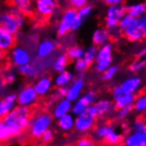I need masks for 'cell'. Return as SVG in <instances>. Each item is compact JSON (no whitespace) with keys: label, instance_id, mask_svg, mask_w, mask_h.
<instances>
[{"label":"cell","instance_id":"cell-1","mask_svg":"<svg viewBox=\"0 0 146 146\" xmlns=\"http://www.w3.org/2000/svg\"><path fill=\"white\" fill-rule=\"evenodd\" d=\"M33 110L29 106L17 105L11 112L1 117L0 122V140L7 143L15 139H20L28 130Z\"/></svg>","mask_w":146,"mask_h":146},{"label":"cell","instance_id":"cell-2","mask_svg":"<svg viewBox=\"0 0 146 146\" xmlns=\"http://www.w3.org/2000/svg\"><path fill=\"white\" fill-rule=\"evenodd\" d=\"M54 119L52 112H49L47 110L33 113L27 130V135L32 141L39 140L42 133L49 128H51Z\"/></svg>","mask_w":146,"mask_h":146},{"label":"cell","instance_id":"cell-3","mask_svg":"<svg viewBox=\"0 0 146 146\" xmlns=\"http://www.w3.org/2000/svg\"><path fill=\"white\" fill-rule=\"evenodd\" d=\"M26 19L27 17L22 14L18 7L10 4L0 16V29H3L13 34H17L25 26Z\"/></svg>","mask_w":146,"mask_h":146},{"label":"cell","instance_id":"cell-4","mask_svg":"<svg viewBox=\"0 0 146 146\" xmlns=\"http://www.w3.org/2000/svg\"><path fill=\"white\" fill-rule=\"evenodd\" d=\"M93 139L94 141H102L106 145H120L123 144L124 135L117 131L111 125L102 124L95 128Z\"/></svg>","mask_w":146,"mask_h":146},{"label":"cell","instance_id":"cell-5","mask_svg":"<svg viewBox=\"0 0 146 146\" xmlns=\"http://www.w3.org/2000/svg\"><path fill=\"white\" fill-rule=\"evenodd\" d=\"M77 17V10L74 7H67L60 14L57 26H56V35L60 38L67 36L70 32H72V28Z\"/></svg>","mask_w":146,"mask_h":146},{"label":"cell","instance_id":"cell-6","mask_svg":"<svg viewBox=\"0 0 146 146\" xmlns=\"http://www.w3.org/2000/svg\"><path fill=\"white\" fill-rule=\"evenodd\" d=\"M58 7V0H34V16L39 20H49L54 16Z\"/></svg>","mask_w":146,"mask_h":146},{"label":"cell","instance_id":"cell-7","mask_svg":"<svg viewBox=\"0 0 146 146\" xmlns=\"http://www.w3.org/2000/svg\"><path fill=\"white\" fill-rule=\"evenodd\" d=\"M127 13L124 4H113L108 5L105 14V27L110 31L115 30L119 27L121 19Z\"/></svg>","mask_w":146,"mask_h":146},{"label":"cell","instance_id":"cell-8","mask_svg":"<svg viewBox=\"0 0 146 146\" xmlns=\"http://www.w3.org/2000/svg\"><path fill=\"white\" fill-rule=\"evenodd\" d=\"M112 54H113V46L110 42H107L104 46L99 48V51L95 57L94 67L95 71L99 73H104L105 70L112 62Z\"/></svg>","mask_w":146,"mask_h":146},{"label":"cell","instance_id":"cell-9","mask_svg":"<svg viewBox=\"0 0 146 146\" xmlns=\"http://www.w3.org/2000/svg\"><path fill=\"white\" fill-rule=\"evenodd\" d=\"M145 22L146 15L135 18L133 22L128 27V29L125 30L124 32L122 33V36L124 37L125 39H127L128 41H130V42H135V41L142 40L145 37V35H144Z\"/></svg>","mask_w":146,"mask_h":146},{"label":"cell","instance_id":"cell-10","mask_svg":"<svg viewBox=\"0 0 146 146\" xmlns=\"http://www.w3.org/2000/svg\"><path fill=\"white\" fill-rule=\"evenodd\" d=\"M10 62H12V65L15 67H21L23 65H27L29 62H32V55L30 54V52L28 49H26L22 46H15L11 51H10Z\"/></svg>","mask_w":146,"mask_h":146},{"label":"cell","instance_id":"cell-11","mask_svg":"<svg viewBox=\"0 0 146 146\" xmlns=\"http://www.w3.org/2000/svg\"><path fill=\"white\" fill-rule=\"evenodd\" d=\"M95 101H96V93L93 90L86 92L85 94L80 95L78 99L73 102L71 112L74 115H78L80 113L85 112L88 107L92 104H94Z\"/></svg>","mask_w":146,"mask_h":146},{"label":"cell","instance_id":"cell-12","mask_svg":"<svg viewBox=\"0 0 146 146\" xmlns=\"http://www.w3.org/2000/svg\"><path fill=\"white\" fill-rule=\"evenodd\" d=\"M38 98H39V95L37 94L34 85L23 86L20 89V91L17 93L18 105H22V106H34L38 101Z\"/></svg>","mask_w":146,"mask_h":146},{"label":"cell","instance_id":"cell-13","mask_svg":"<svg viewBox=\"0 0 146 146\" xmlns=\"http://www.w3.org/2000/svg\"><path fill=\"white\" fill-rule=\"evenodd\" d=\"M96 123V117L90 115L87 111L75 115V124L74 130L80 133H86L93 129Z\"/></svg>","mask_w":146,"mask_h":146},{"label":"cell","instance_id":"cell-14","mask_svg":"<svg viewBox=\"0 0 146 146\" xmlns=\"http://www.w3.org/2000/svg\"><path fill=\"white\" fill-rule=\"evenodd\" d=\"M53 86H54V80H52L50 75H42L38 77L36 82L34 83V88L36 90L37 94L39 95V98H44L50 94L52 92Z\"/></svg>","mask_w":146,"mask_h":146},{"label":"cell","instance_id":"cell-15","mask_svg":"<svg viewBox=\"0 0 146 146\" xmlns=\"http://www.w3.org/2000/svg\"><path fill=\"white\" fill-rule=\"evenodd\" d=\"M57 49V42L52 39H44L39 41L36 46V56L38 58H48L51 57V55Z\"/></svg>","mask_w":146,"mask_h":146},{"label":"cell","instance_id":"cell-16","mask_svg":"<svg viewBox=\"0 0 146 146\" xmlns=\"http://www.w3.org/2000/svg\"><path fill=\"white\" fill-rule=\"evenodd\" d=\"M123 145L125 146H146V131L131 130L124 135Z\"/></svg>","mask_w":146,"mask_h":146},{"label":"cell","instance_id":"cell-17","mask_svg":"<svg viewBox=\"0 0 146 146\" xmlns=\"http://www.w3.org/2000/svg\"><path fill=\"white\" fill-rule=\"evenodd\" d=\"M112 38L111 32L106 27H100L92 33L91 41L92 44H95L96 47H102L107 42H110V39Z\"/></svg>","mask_w":146,"mask_h":146},{"label":"cell","instance_id":"cell-18","mask_svg":"<svg viewBox=\"0 0 146 146\" xmlns=\"http://www.w3.org/2000/svg\"><path fill=\"white\" fill-rule=\"evenodd\" d=\"M84 86H85V80L82 75L76 77V78H74L72 83L68 86L66 98L69 99L70 101L74 102L75 100H77L80 96L82 91L84 89Z\"/></svg>","mask_w":146,"mask_h":146},{"label":"cell","instance_id":"cell-19","mask_svg":"<svg viewBox=\"0 0 146 146\" xmlns=\"http://www.w3.org/2000/svg\"><path fill=\"white\" fill-rule=\"evenodd\" d=\"M17 105H18L17 93L12 92V93L4 95L0 101V117H2L9 112H11Z\"/></svg>","mask_w":146,"mask_h":146},{"label":"cell","instance_id":"cell-20","mask_svg":"<svg viewBox=\"0 0 146 146\" xmlns=\"http://www.w3.org/2000/svg\"><path fill=\"white\" fill-rule=\"evenodd\" d=\"M16 34L7 32L3 29H0V50L1 52H9L15 47L17 41Z\"/></svg>","mask_w":146,"mask_h":146},{"label":"cell","instance_id":"cell-21","mask_svg":"<svg viewBox=\"0 0 146 146\" xmlns=\"http://www.w3.org/2000/svg\"><path fill=\"white\" fill-rule=\"evenodd\" d=\"M72 105V101H70L67 98H62V99L57 100L56 103L54 104V106H53V109H52L53 117L55 119H58V117H60L64 114L71 112Z\"/></svg>","mask_w":146,"mask_h":146},{"label":"cell","instance_id":"cell-22","mask_svg":"<svg viewBox=\"0 0 146 146\" xmlns=\"http://www.w3.org/2000/svg\"><path fill=\"white\" fill-rule=\"evenodd\" d=\"M9 3L18 7L27 18H31L35 15L34 1L32 0H9Z\"/></svg>","mask_w":146,"mask_h":146},{"label":"cell","instance_id":"cell-23","mask_svg":"<svg viewBox=\"0 0 146 146\" xmlns=\"http://www.w3.org/2000/svg\"><path fill=\"white\" fill-rule=\"evenodd\" d=\"M135 98H137L135 93H129V92L125 91L121 92L119 95L112 98L115 109H120V108H123V107L133 105Z\"/></svg>","mask_w":146,"mask_h":146},{"label":"cell","instance_id":"cell-24","mask_svg":"<svg viewBox=\"0 0 146 146\" xmlns=\"http://www.w3.org/2000/svg\"><path fill=\"white\" fill-rule=\"evenodd\" d=\"M121 87L125 92H129V93H137L139 91L140 87L142 85V80L141 77L138 75H132L127 78H125L122 83H121Z\"/></svg>","mask_w":146,"mask_h":146},{"label":"cell","instance_id":"cell-25","mask_svg":"<svg viewBox=\"0 0 146 146\" xmlns=\"http://www.w3.org/2000/svg\"><path fill=\"white\" fill-rule=\"evenodd\" d=\"M74 124H75V117L72 112L66 113L58 119H56L57 127L64 132H69L74 129Z\"/></svg>","mask_w":146,"mask_h":146},{"label":"cell","instance_id":"cell-26","mask_svg":"<svg viewBox=\"0 0 146 146\" xmlns=\"http://www.w3.org/2000/svg\"><path fill=\"white\" fill-rule=\"evenodd\" d=\"M71 62L67 55L66 51L65 52H60L56 55V57L53 59L52 62V69L54 70L56 73L62 72L65 71L67 68V66L69 65V62Z\"/></svg>","mask_w":146,"mask_h":146},{"label":"cell","instance_id":"cell-27","mask_svg":"<svg viewBox=\"0 0 146 146\" xmlns=\"http://www.w3.org/2000/svg\"><path fill=\"white\" fill-rule=\"evenodd\" d=\"M75 77L73 75L72 72H70L68 70H65L62 72H59L56 74V76L53 78L54 80L55 87H64V86H69L73 82Z\"/></svg>","mask_w":146,"mask_h":146},{"label":"cell","instance_id":"cell-28","mask_svg":"<svg viewBox=\"0 0 146 146\" xmlns=\"http://www.w3.org/2000/svg\"><path fill=\"white\" fill-rule=\"evenodd\" d=\"M126 10L127 13L130 14L132 17H141V16H145L146 15V2L144 1H138L135 3H130L126 5Z\"/></svg>","mask_w":146,"mask_h":146},{"label":"cell","instance_id":"cell-29","mask_svg":"<svg viewBox=\"0 0 146 146\" xmlns=\"http://www.w3.org/2000/svg\"><path fill=\"white\" fill-rule=\"evenodd\" d=\"M94 105L96 106V109H98V112H99V117L105 115L107 113H109L111 110L115 108L112 101H110L108 99L96 100Z\"/></svg>","mask_w":146,"mask_h":146},{"label":"cell","instance_id":"cell-30","mask_svg":"<svg viewBox=\"0 0 146 146\" xmlns=\"http://www.w3.org/2000/svg\"><path fill=\"white\" fill-rule=\"evenodd\" d=\"M84 52L85 49H83L78 44H71V46H68L66 49V53L71 62H74L75 59L83 57L84 56Z\"/></svg>","mask_w":146,"mask_h":146},{"label":"cell","instance_id":"cell-31","mask_svg":"<svg viewBox=\"0 0 146 146\" xmlns=\"http://www.w3.org/2000/svg\"><path fill=\"white\" fill-rule=\"evenodd\" d=\"M98 51H99V47H96L95 44H91L85 49L84 52V57L86 59V62L91 66L92 64L95 62V57H96V54H98Z\"/></svg>","mask_w":146,"mask_h":146},{"label":"cell","instance_id":"cell-32","mask_svg":"<svg viewBox=\"0 0 146 146\" xmlns=\"http://www.w3.org/2000/svg\"><path fill=\"white\" fill-rule=\"evenodd\" d=\"M132 106H133V110L137 112L146 111V93H140L137 95Z\"/></svg>","mask_w":146,"mask_h":146},{"label":"cell","instance_id":"cell-33","mask_svg":"<svg viewBox=\"0 0 146 146\" xmlns=\"http://www.w3.org/2000/svg\"><path fill=\"white\" fill-rule=\"evenodd\" d=\"M133 20H135V17H132L130 14L126 13V14L123 16V18L121 19L120 23H119V27H117L121 33H123L125 30H127L128 27L130 26L132 22H133Z\"/></svg>","mask_w":146,"mask_h":146},{"label":"cell","instance_id":"cell-34","mask_svg":"<svg viewBox=\"0 0 146 146\" xmlns=\"http://www.w3.org/2000/svg\"><path fill=\"white\" fill-rule=\"evenodd\" d=\"M73 66H74V70L76 72L83 73L90 67V65L86 62V59L84 57H80V58H77L73 62Z\"/></svg>","mask_w":146,"mask_h":146},{"label":"cell","instance_id":"cell-35","mask_svg":"<svg viewBox=\"0 0 146 146\" xmlns=\"http://www.w3.org/2000/svg\"><path fill=\"white\" fill-rule=\"evenodd\" d=\"M92 11H93V5L91 3H87L86 5H84V7H82L80 9L77 10V16L85 21L91 15Z\"/></svg>","mask_w":146,"mask_h":146},{"label":"cell","instance_id":"cell-36","mask_svg":"<svg viewBox=\"0 0 146 146\" xmlns=\"http://www.w3.org/2000/svg\"><path fill=\"white\" fill-rule=\"evenodd\" d=\"M132 110H133V106H132V105L123 107V108H120V109H117L115 119H117V121H124L125 119L132 112Z\"/></svg>","mask_w":146,"mask_h":146},{"label":"cell","instance_id":"cell-37","mask_svg":"<svg viewBox=\"0 0 146 146\" xmlns=\"http://www.w3.org/2000/svg\"><path fill=\"white\" fill-rule=\"evenodd\" d=\"M53 140H54V131H53V129L49 128V129L46 130V131L42 133V135L40 137L39 143L42 144V145H48V144H50Z\"/></svg>","mask_w":146,"mask_h":146},{"label":"cell","instance_id":"cell-38","mask_svg":"<svg viewBox=\"0 0 146 146\" xmlns=\"http://www.w3.org/2000/svg\"><path fill=\"white\" fill-rule=\"evenodd\" d=\"M146 67V64L144 62V58H137L135 62H132L129 66V70L131 71L132 73H137L141 71L143 68Z\"/></svg>","mask_w":146,"mask_h":146},{"label":"cell","instance_id":"cell-39","mask_svg":"<svg viewBox=\"0 0 146 146\" xmlns=\"http://www.w3.org/2000/svg\"><path fill=\"white\" fill-rule=\"evenodd\" d=\"M119 69H120V67L119 66H109L106 70H105V72L103 73V78H104L105 80H112L113 77H114V75L117 73Z\"/></svg>","mask_w":146,"mask_h":146},{"label":"cell","instance_id":"cell-40","mask_svg":"<svg viewBox=\"0 0 146 146\" xmlns=\"http://www.w3.org/2000/svg\"><path fill=\"white\" fill-rule=\"evenodd\" d=\"M67 90H68V86H64V87H56L53 93H52V98L57 101L59 99L66 98L67 95Z\"/></svg>","mask_w":146,"mask_h":146},{"label":"cell","instance_id":"cell-41","mask_svg":"<svg viewBox=\"0 0 146 146\" xmlns=\"http://www.w3.org/2000/svg\"><path fill=\"white\" fill-rule=\"evenodd\" d=\"M146 121L143 117H137L131 125V130H135V131H143L144 130V125H145Z\"/></svg>","mask_w":146,"mask_h":146},{"label":"cell","instance_id":"cell-42","mask_svg":"<svg viewBox=\"0 0 146 146\" xmlns=\"http://www.w3.org/2000/svg\"><path fill=\"white\" fill-rule=\"evenodd\" d=\"M15 78H16V75H15L14 72L12 71H9V72H5L2 74V85H11L14 83Z\"/></svg>","mask_w":146,"mask_h":146},{"label":"cell","instance_id":"cell-43","mask_svg":"<svg viewBox=\"0 0 146 146\" xmlns=\"http://www.w3.org/2000/svg\"><path fill=\"white\" fill-rule=\"evenodd\" d=\"M77 146H93L95 144L94 139L90 138V137H82L78 139L75 143Z\"/></svg>","mask_w":146,"mask_h":146},{"label":"cell","instance_id":"cell-44","mask_svg":"<svg viewBox=\"0 0 146 146\" xmlns=\"http://www.w3.org/2000/svg\"><path fill=\"white\" fill-rule=\"evenodd\" d=\"M67 3L69 4V7H74V9H80L82 7L86 5L87 3H89V0H66Z\"/></svg>","mask_w":146,"mask_h":146},{"label":"cell","instance_id":"cell-45","mask_svg":"<svg viewBox=\"0 0 146 146\" xmlns=\"http://www.w3.org/2000/svg\"><path fill=\"white\" fill-rule=\"evenodd\" d=\"M90 115H92V117H96V119H99V112H98V109H96V106H95L94 104H92V105H90V106L88 107L87 110H86Z\"/></svg>","mask_w":146,"mask_h":146},{"label":"cell","instance_id":"cell-46","mask_svg":"<svg viewBox=\"0 0 146 146\" xmlns=\"http://www.w3.org/2000/svg\"><path fill=\"white\" fill-rule=\"evenodd\" d=\"M83 22H84V20H83L82 18H80V17L77 16V17H76V20H75L74 25H73L72 32H75V31H77V30L80 29V27H82V25H83Z\"/></svg>","mask_w":146,"mask_h":146},{"label":"cell","instance_id":"cell-47","mask_svg":"<svg viewBox=\"0 0 146 146\" xmlns=\"http://www.w3.org/2000/svg\"><path fill=\"white\" fill-rule=\"evenodd\" d=\"M106 5H113V4H124L125 0H102Z\"/></svg>","mask_w":146,"mask_h":146},{"label":"cell","instance_id":"cell-48","mask_svg":"<svg viewBox=\"0 0 146 146\" xmlns=\"http://www.w3.org/2000/svg\"><path fill=\"white\" fill-rule=\"evenodd\" d=\"M135 57H137V58H143V57H146V48H143L142 50L137 54Z\"/></svg>","mask_w":146,"mask_h":146},{"label":"cell","instance_id":"cell-49","mask_svg":"<svg viewBox=\"0 0 146 146\" xmlns=\"http://www.w3.org/2000/svg\"><path fill=\"white\" fill-rule=\"evenodd\" d=\"M144 35L146 37V22H145V27H144Z\"/></svg>","mask_w":146,"mask_h":146},{"label":"cell","instance_id":"cell-50","mask_svg":"<svg viewBox=\"0 0 146 146\" xmlns=\"http://www.w3.org/2000/svg\"><path fill=\"white\" fill-rule=\"evenodd\" d=\"M144 131H146V122H145V125H144Z\"/></svg>","mask_w":146,"mask_h":146},{"label":"cell","instance_id":"cell-51","mask_svg":"<svg viewBox=\"0 0 146 146\" xmlns=\"http://www.w3.org/2000/svg\"><path fill=\"white\" fill-rule=\"evenodd\" d=\"M32 1H34V0H32Z\"/></svg>","mask_w":146,"mask_h":146}]
</instances>
